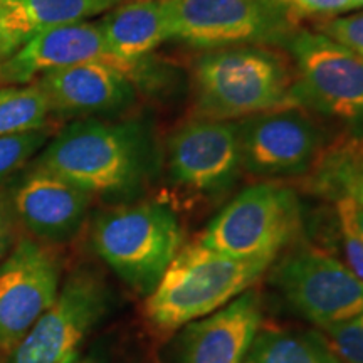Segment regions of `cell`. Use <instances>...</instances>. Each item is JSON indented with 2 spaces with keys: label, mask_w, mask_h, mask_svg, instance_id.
<instances>
[{
  "label": "cell",
  "mask_w": 363,
  "mask_h": 363,
  "mask_svg": "<svg viewBox=\"0 0 363 363\" xmlns=\"http://www.w3.org/2000/svg\"><path fill=\"white\" fill-rule=\"evenodd\" d=\"M34 165L93 197L130 199L157 175L160 153L155 136L143 121L83 118L49 140Z\"/></svg>",
  "instance_id": "6da1fadb"
},
{
  "label": "cell",
  "mask_w": 363,
  "mask_h": 363,
  "mask_svg": "<svg viewBox=\"0 0 363 363\" xmlns=\"http://www.w3.org/2000/svg\"><path fill=\"white\" fill-rule=\"evenodd\" d=\"M296 76L267 45L212 49L197 59L194 89L201 118L242 120L298 106Z\"/></svg>",
  "instance_id": "7a4b0ae2"
},
{
  "label": "cell",
  "mask_w": 363,
  "mask_h": 363,
  "mask_svg": "<svg viewBox=\"0 0 363 363\" xmlns=\"http://www.w3.org/2000/svg\"><path fill=\"white\" fill-rule=\"evenodd\" d=\"M272 262L234 259L202 246L199 240L187 244L147 296L148 321L163 333L179 331L252 289Z\"/></svg>",
  "instance_id": "3957f363"
},
{
  "label": "cell",
  "mask_w": 363,
  "mask_h": 363,
  "mask_svg": "<svg viewBox=\"0 0 363 363\" xmlns=\"http://www.w3.org/2000/svg\"><path fill=\"white\" fill-rule=\"evenodd\" d=\"M91 246L130 289L148 296L184 247V229L169 206L126 203L94 217Z\"/></svg>",
  "instance_id": "277c9868"
},
{
  "label": "cell",
  "mask_w": 363,
  "mask_h": 363,
  "mask_svg": "<svg viewBox=\"0 0 363 363\" xmlns=\"http://www.w3.org/2000/svg\"><path fill=\"white\" fill-rule=\"evenodd\" d=\"M301 227L296 192L261 182L235 195L208 222L199 242L234 259L276 261L298 239Z\"/></svg>",
  "instance_id": "5b68a950"
},
{
  "label": "cell",
  "mask_w": 363,
  "mask_h": 363,
  "mask_svg": "<svg viewBox=\"0 0 363 363\" xmlns=\"http://www.w3.org/2000/svg\"><path fill=\"white\" fill-rule=\"evenodd\" d=\"M172 39L195 48L284 45L299 21L279 0H165Z\"/></svg>",
  "instance_id": "8992f818"
},
{
  "label": "cell",
  "mask_w": 363,
  "mask_h": 363,
  "mask_svg": "<svg viewBox=\"0 0 363 363\" xmlns=\"http://www.w3.org/2000/svg\"><path fill=\"white\" fill-rule=\"evenodd\" d=\"M267 272L284 301L320 330L363 313V281L321 249L281 254Z\"/></svg>",
  "instance_id": "52a82bcc"
},
{
  "label": "cell",
  "mask_w": 363,
  "mask_h": 363,
  "mask_svg": "<svg viewBox=\"0 0 363 363\" xmlns=\"http://www.w3.org/2000/svg\"><path fill=\"white\" fill-rule=\"evenodd\" d=\"M111 301V288L101 272L76 267L6 363H59L79 352V345L110 313Z\"/></svg>",
  "instance_id": "ba28073f"
},
{
  "label": "cell",
  "mask_w": 363,
  "mask_h": 363,
  "mask_svg": "<svg viewBox=\"0 0 363 363\" xmlns=\"http://www.w3.org/2000/svg\"><path fill=\"white\" fill-rule=\"evenodd\" d=\"M286 48L296 76L298 106L363 121V56L318 30H298Z\"/></svg>",
  "instance_id": "9c48e42d"
},
{
  "label": "cell",
  "mask_w": 363,
  "mask_h": 363,
  "mask_svg": "<svg viewBox=\"0 0 363 363\" xmlns=\"http://www.w3.org/2000/svg\"><path fill=\"white\" fill-rule=\"evenodd\" d=\"M62 283L51 246L21 238L0 262V352L9 355L52 305Z\"/></svg>",
  "instance_id": "30bf717a"
},
{
  "label": "cell",
  "mask_w": 363,
  "mask_h": 363,
  "mask_svg": "<svg viewBox=\"0 0 363 363\" xmlns=\"http://www.w3.org/2000/svg\"><path fill=\"white\" fill-rule=\"evenodd\" d=\"M239 140L242 170L264 179L308 174L323 152L321 131L296 108L242 118Z\"/></svg>",
  "instance_id": "8fae6325"
},
{
  "label": "cell",
  "mask_w": 363,
  "mask_h": 363,
  "mask_svg": "<svg viewBox=\"0 0 363 363\" xmlns=\"http://www.w3.org/2000/svg\"><path fill=\"white\" fill-rule=\"evenodd\" d=\"M172 180L197 194H219L242 170L239 121L199 118L180 126L167 148Z\"/></svg>",
  "instance_id": "7c38bea8"
},
{
  "label": "cell",
  "mask_w": 363,
  "mask_h": 363,
  "mask_svg": "<svg viewBox=\"0 0 363 363\" xmlns=\"http://www.w3.org/2000/svg\"><path fill=\"white\" fill-rule=\"evenodd\" d=\"M93 195L34 165L9 187V212L39 242L66 244L81 233Z\"/></svg>",
  "instance_id": "4fadbf2b"
},
{
  "label": "cell",
  "mask_w": 363,
  "mask_h": 363,
  "mask_svg": "<svg viewBox=\"0 0 363 363\" xmlns=\"http://www.w3.org/2000/svg\"><path fill=\"white\" fill-rule=\"evenodd\" d=\"M83 62H106L128 72L133 79L143 65H126L118 61L108 51L98 22L83 21L51 27L27 39L7 61L0 65V88L30 84L44 72Z\"/></svg>",
  "instance_id": "5bb4252c"
},
{
  "label": "cell",
  "mask_w": 363,
  "mask_h": 363,
  "mask_svg": "<svg viewBox=\"0 0 363 363\" xmlns=\"http://www.w3.org/2000/svg\"><path fill=\"white\" fill-rule=\"evenodd\" d=\"M262 316L261 294L249 289L222 310L182 326L167 363H242Z\"/></svg>",
  "instance_id": "9a60e30c"
},
{
  "label": "cell",
  "mask_w": 363,
  "mask_h": 363,
  "mask_svg": "<svg viewBox=\"0 0 363 363\" xmlns=\"http://www.w3.org/2000/svg\"><path fill=\"white\" fill-rule=\"evenodd\" d=\"M133 78L106 62H83L40 74L38 83L51 113L91 118L126 110L136 98Z\"/></svg>",
  "instance_id": "2e32d148"
},
{
  "label": "cell",
  "mask_w": 363,
  "mask_h": 363,
  "mask_svg": "<svg viewBox=\"0 0 363 363\" xmlns=\"http://www.w3.org/2000/svg\"><path fill=\"white\" fill-rule=\"evenodd\" d=\"M98 26L108 51L126 65H140L158 45L172 39L165 0L121 2L104 13Z\"/></svg>",
  "instance_id": "e0dca14e"
},
{
  "label": "cell",
  "mask_w": 363,
  "mask_h": 363,
  "mask_svg": "<svg viewBox=\"0 0 363 363\" xmlns=\"http://www.w3.org/2000/svg\"><path fill=\"white\" fill-rule=\"evenodd\" d=\"M116 6V0H0V13L26 43L40 30L88 21Z\"/></svg>",
  "instance_id": "ac0fdd59"
},
{
  "label": "cell",
  "mask_w": 363,
  "mask_h": 363,
  "mask_svg": "<svg viewBox=\"0 0 363 363\" xmlns=\"http://www.w3.org/2000/svg\"><path fill=\"white\" fill-rule=\"evenodd\" d=\"M242 363H342L321 331L262 328Z\"/></svg>",
  "instance_id": "d6986e66"
},
{
  "label": "cell",
  "mask_w": 363,
  "mask_h": 363,
  "mask_svg": "<svg viewBox=\"0 0 363 363\" xmlns=\"http://www.w3.org/2000/svg\"><path fill=\"white\" fill-rule=\"evenodd\" d=\"M310 172V187L316 194L333 202L347 199L363 206V138L323 148Z\"/></svg>",
  "instance_id": "ffe728a7"
},
{
  "label": "cell",
  "mask_w": 363,
  "mask_h": 363,
  "mask_svg": "<svg viewBox=\"0 0 363 363\" xmlns=\"http://www.w3.org/2000/svg\"><path fill=\"white\" fill-rule=\"evenodd\" d=\"M51 106L38 83L0 88V136L48 126Z\"/></svg>",
  "instance_id": "44dd1931"
},
{
  "label": "cell",
  "mask_w": 363,
  "mask_h": 363,
  "mask_svg": "<svg viewBox=\"0 0 363 363\" xmlns=\"http://www.w3.org/2000/svg\"><path fill=\"white\" fill-rule=\"evenodd\" d=\"M51 128L45 126L24 133L0 136V184L12 179L30 162V158L38 157L51 140Z\"/></svg>",
  "instance_id": "7402d4cb"
},
{
  "label": "cell",
  "mask_w": 363,
  "mask_h": 363,
  "mask_svg": "<svg viewBox=\"0 0 363 363\" xmlns=\"http://www.w3.org/2000/svg\"><path fill=\"white\" fill-rule=\"evenodd\" d=\"M340 362L363 363V313L321 330Z\"/></svg>",
  "instance_id": "603a6c76"
},
{
  "label": "cell",
  "mask_w": 363,
  "mask_h": 363,
  "mask_svg": "<svg viewBox=\"0 0 363 363\" xmlns=\"http://www.w3.org/2000/svg\"><path fill=\"white\" fill-rule=\"evenodd\" d=\"M318 33L363 56V12L338 16L321 22Z\"/></svg>",
  "instance_id": "cb8c5ba5"
},
{
  "label": "cell",
  "mask_w": 363,
  "mask_h": 363,
  "mask_svg": "<svg viewBox=\"0 0 363 363\" xmlns=\"http://www.w3.org/2000/svg\"><path fill=\"white\" fill-rule=\"evenodd\" d=\"M279 2L296 21L320 19L325 22L352 11L348 0H279Z\"/></svg>",
  "instance_id": "d4e9b609"
},
{
  "label": "cell",
  "mask_w": 363,
  "mask_h": 363,
  "mask_svg": "<svg viewBox=\"0 0 363 363\" xmlns=\"http://www.w3.org/2000/svg\"><path fill=\"white\" fill-rule=\"evenodd\" d=\"M338 242L342 261L358 279L363 281V240L338 227Z\"/></svg>",
  "instance_id": "484cf974"
},
{
  "label": "cell",
  "mask_w": 363,
  "mask_h": 363,
  "mask_svg": "<svg viewBox=\"0 0 363 363\" xmlns=\"http://www.w3.org/2000/svg\"><path fill=\"white\" fill-rule=\"evenodd\" d=\"M335 212H337L338 227L363 240V206L343 199L335 202Z\"/></svg>",
  "instance_id": "4316f807"
},
{
  "label": "cell",
  "mask_w": 363,
  "mask_h": 363,
  "mask_svg": "<svg viewBox=\"0 0 363 363\" xmlns=\"http://www.w3.org/2000/svg\"><path fill=\"white\" fill-rule=\"evenodd\" d=\"M22 44H24V39L13 33L4 21L2 13H0V65L7 61Z\"/></svg>",
  "instance_id": "83f0119b"
},
{
  "label": "cell",
  "mask_w": 363,
  "mask_h": 363,
  "mask_svg": "<svg viewBox=\"0 0 363 363\" xmlns=\"http://www.w3.org/2000/svg\"><path fill=\"white\" fill-rule=\"evenodd\" d=\"M13 233H12V217L6 203L0 202V262L13 247Z\"/></svg>",
  "instance_id": "f1b7e54d"
},
{
  "label": "cell",
  "mask_w": 363,
  "mask_h": 363,
  "mask_svg": "<svg viewBox=\"0 0 363 363\" xmlns=\"http://www.w3.org/2000/svg\"><path fill=\"white\" fill-rule=\"evenodd\" d=\"M78 363H103V360L99 357H96V355H89V357H86V358H79Z\"/></svg>",
  "instance_id": "f546056e"
},
{
  "label": "cell",
  "mask_w": 363,
  "mask_h": 363,
  "mask_svg": "<svg viewBox=\"0 0 363 363\" xmlns=\"http://www.w3.org/2000/svg\"><path fill=\"white\" fill-rule=\"evenodd\" d=\"M79 358H81V353H79V352H76V353H72V355L66 357L65 360L59 362V363H78V362H79Z\"/></svg>",
  "instance_id": "4dcf8cb0"
},
{
  "label": "cell",
  "mask_w": 363,
  "mask_h": 363,
  "mask_svg": "<svg viewBox=\"0 0 363 363\" xmlns=\"http://www.w3.org/2000/svg\"><path fill=\"white\" fill-rule=\"evenodd\" d=\"M352 6V11H355V9H363V0H348Z\"/></svg>",
  "instance_id": "1f68e13d"
},
{
  "label": "cell",
  "mask_w": 363,
  "mask_h": 363,
  "mask_svg": "<svg viewBox=\"0 0 363 363\" xmlns=\"http://www.w3.org/2000/svg\"><path fill=\"white\" fill-rule=\"evenodd\" d=\"M118 4H121V2H128V0H116Z\"/></svg>",
  "instance_id": "d6a6232c"
}]
</instances>
